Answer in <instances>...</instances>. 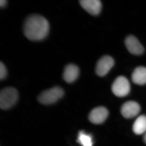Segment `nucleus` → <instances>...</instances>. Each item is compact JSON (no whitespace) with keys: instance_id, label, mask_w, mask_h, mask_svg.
Returning <instances> with one entry per match:
<instances>
[{"instance_id":"f257e3e1","label":"nucleus","mask_w":146,"mask_h":146,"mask_svg":"<svg viewBox=\"0 0 146 146\" xmlns=\"http://www.w3.org/2000/svg\"><path fill=\"white\" fill-rule=\"evenodd\" d=\"M49 29L47 19L38 14L29 16L23 25L24 35L31 41H40L45 38L48 34Z\"/></svg>"},{"instance_id":"f03ea898","label":"nucleus","mask_w":146,"mask_h":146,"mask_svg":"<svg viewBox=\"0 0 146 146\" xmlns=\"http://www.w3.org/2000/svg\"><path fill=\"white\" fill-rule=\"evenodd\" d=\"M19 94L13 87L3 88L0 93V107L3 110L10 109L18 101Z\"/></svg>"},{"instance_id":"7ed1b4c3","label":"nucleus","mask_w":146,"mask_h":146,"mask_svg":"<svg viewBox=\"0 0 146 146\" xmlns=\"http://www.w3.org/2000/svg\"><path fill=\"white\" fill-rule=\"evenodd\" d=\"M64 95V90L60 87H54L43 91L38 97V100L43 105H51L61 99Z\"/></svg>"},{"instance_id":"20e7f679","label":"nucleus","mask_w":146,"mask_h":146,"mask_svg":"<svg viewBox=\"0 0 146 146\" xmlns=\"http://www.w3.org/2000/svg\"><path fill=\"white\" fill-rule=\"evenodd\" d=\"M112 91L117 97H125L131 91L129 81L124 76H119L115 80L112 84Z\"/></svg>"},{"instance_id":"39448f33","label":"nucleus","mask_w":146,"mask_h":146,"mask_svg":"<svg viewBox=\"0 0 146 146\" xmlns=\"http://www.w3.org/2000/svg\"><path fill=\"white\" fill-rule=\"evenodd\" d=\"M114 64V60L112 57L105 55L98 60L96 66V72L98 76L106 75Z\"/></svg>"},{"instance_id":"423d86ee","label":"nucleus","mask_w":146,"mask_h":146,"mask_svg":"<svg viewBox=\"0 0 146 146\" xmlns=\"http://www.w3.org/2000/svg\"><path fill=\"white\" fill-rule=\"evenodd\" d=\"M141 111L139 104L133 101H129L122 106L121 112L126 118H131L137 115Z\"/></svg>"},{"instance_id":"0eeeda50","label":"nucleus","mask_w":146,"mask_h":146,"mask_svg":"<svg viewBox=\"0 0 146 146\" xmlns=\"http://www.w3.org/2000/svg\"><path fill=\"white\" fill-rule=\"evenodd\" d=\"M109 113L108 109L103 106H99L93 109L90 113L88 119L94 124L102 123L108 118Z\"/></svg>"},{"instance_id":"6e6552de","label":"nucleus","mask_w":146,"mask_h":146,"mask_svg":"<svg viewBox=\"0 0 146 146\" xmlns=\"http://www.w3.org/2000/svg\"><path fill=\"white\" fill-rule=\"evenodd\" d=\"M81 7L92 15H98L102 10V3L99 0H81Z\"/></svg>"},{"instance_id":"1a4fd4ad","label":"nucleus","mask_w":146,"mask_h":146,"mask_svg":"<svg viewBox=\"0 0 146 146\" xmlns=\"http://www.w3.org/2000/svg\"><path fill=\"white\" fill-rule=\"evenodd\" d=\"M126 46L131 54L134 55H140L144 52L142 44L133 36H129L125 39Z\"/></svg>"},{"instance_id":"9d476101","label":"nucleus","mask_w":146,"mask_h":146,"mask_svg":"<svg viewBox=\"0 0 146 146\" xmlns=\"http://www.w3.org/2000/svg\"><path fill=\"white\" fill-rule=\"evenodd\" d=\"M79 68L73 64H70L65 67L63 73V78L66 82L71 83L75 81L79 77Z\"/></svg>"},{"instance_id":"9b49d317","label":"nucleus","mask_w":146,"mask_h":146,"mask_svg":"<svg viewBox=\"0 0 146 146\" xmlns=\"http://www.w3.org/2000/svg\"><path fill=\"white\" fill-rule=\"evenodd\" d=\"M131 80L135 84L144 85L146 84V68L139 66L134 70L131 75Z\"/></svg>"},{"instance_id":"f8f14e48","label":"nucleus","mask_w":146,"mask_h":146,"mask_svg":"<svg viewBox=\"0 0 146 146\" xmlns=\"http://www.w3.org/2000/svg\"><path fill=\"white\" fill-rule=\"evenodd\" d=\"M134 132L137 135H141L146 131V116L141 115L135 120L132 126Z\"/></svg>"},{"instance_id":"ddd939ff","label":"nucleus","mask_w":146,"mask_h":146,"mask_svg":"<svg viewBox=\"0 0 146 146\" xmlns=\"http://www.w3.org/2000/svg\"><path fill=\"white\" fill-rule=\"evenodd\" d=\"M77 141L82 146H92L93 144L91 135L86 133L83 131L79 132Z\"/></svg>"},{"instance_id":"4468645a","label":"nucleus","mask_w":146,"mask_h":146,"mask_svg":"<svg viewBox=\"0 0 146 146\" xmlns=\"http://www.w3.org/2000/svg\"><path fill=\"white\" fill-rule=\"evenodd\" d=\"M7 70L5 66L2 62L0 63V79L3 80L7 76Z\"/></svg>"},{"instance_id":"2eb2a0df","label":"nucleus","mask_w":146,"mask_h":146,"mask_svg":"<svg viewBox=\"0 0 146 146\" xmlns=\"http://www.w3.org/2000/svg\"><path fill=\"white\" fill-rule=\"evenodd\" d=\"M7 1L6 0H1L0 1V6L1 8L4 7L7 5Z\"/></svg>"},{"instance_id":"dca6fc26","label":"nucleus","mask_w":146,"mask_h":146,"mask_svg":"<svg viewBox=\"0 0 146 146\" xmlns=\"http://www.w3.org/2000/svg\"><path fill=\"white\" fill-rule=\"evenodd\" d=\"M144 141L145 142V143L146 144V133L145 134V135L143 137Z\"/></svg>"}]
</instances>
